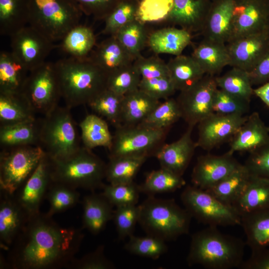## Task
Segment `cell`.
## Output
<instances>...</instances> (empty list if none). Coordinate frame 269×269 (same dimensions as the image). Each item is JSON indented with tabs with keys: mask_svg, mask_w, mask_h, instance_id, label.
Instances as JSON below:
<instances>
[{
	"mask_svg": "<svg viewBox=\"0 0 269 269\" xmlns=\"http://www.w3.org/2000/svg\"><path fill=\"white\" fill-rule=\"evenodd\" d=\"M47 213L29 217L9 249L7 266L14 269L68 268L84 238L80 229L62 227Z\"/></svg>",
	"mask_w": 269,
	"mask_h": 269,
	"instance_id": "cell-1",
	"label": "cell"
},
{
	"mask_svg": "<svg viewBox=\"0 0 269 269\" xmlns=\"http://www.w3.org/2000/svg\"><path fill=\"white\" fill-rule=\"evenodd\" d=\"M54 63L61 98L71 109L88 105L107 88L108 74L89 57H68Z\"/></svg>",
	"mask_w": 269,
	"mask_h": 269,
	"instance_id": "cell-2",
	"label": "cell"
},
{
	"mask_svg": "<svg viewBox=\"0 0 269 269\" xmlns=\"http://www.w3.org/2000/svg\"><path fill=\"white\" fill-rule=\"evenodd\" d=\"M246 243L241 239L208 226L191 236L186 258L189 266L209 269L239 268L244 261Z\"/></svg>",
	"mask_w": 269,
	"mask_h": 269,
	"instance_id": "cell-3",
	"label": "cell"
},
{
	"mask_svg": "<svg viewBox=\"0 0 269 269\" xmlns=\"http://www.w3.org/2000/svg\"><path fill=\"white\" fill-rule=\"evenodd\" d=\"M138 205V223L146 235L167 242L188 234L192 217L174 199L149 195Z\"/></svg>",
	"mask_w": 269,
	"mask_h": 269,
	"instance_id": "cell-4",
	"label": "cell"
},
{
	"mask_svg": "<svg viewBox=\"0 0 269 269\" xmlns=\"http://www.w3.org/2000/svg\"><path fill=\"white\" fill-rule=\"evenodd\" d=\"M48 158L52 182L91 192L102 189L105 185L107 163L91 149L82 145L67 158Z\"/></svg>",
	"mask_w": 269,
	"mask_h": 269,
	"instance_id": "cell-5",
	"label": "cell"
},
{
	"mask_svg": "<svg viewBox=\"0 0 269 269\" xmlns=\"http://www.w3.org/2000/svg\"><path fill=\"white\" fill-rule=\"evenodd\" d=\"M70 110L58 105L39 119L38 145L51 159L67 158L82 146Z\"/></svg>",
	"mask_w": 269,
	"mask_h": 269,
	"instance_id": "cell-6",
	"label": "cell"
},
{
	"mask_svg": "<svg viewBox=\"0 0 269 269\" xmlns=\"http://www.w3.org/2000/svg\"><path fill=\"white\" fill-rule=\"evenodd\" d=\"M83 15L69 0H30L28 25L54 42L80 24Z\"/></svg>",
	"mask_w": 269,
	"mask_h": 269,
	"instance_id": "cell-7",
	"label": "cell"
},
{
	"mask_svg": "<svg viewBox=\"0 0 269 269\" xmlns=\"http://www.w3.org/2000/svg\"><path fill=\"white\" fill-rule=\"evenodd\" d=\"M170 129H156L140 125L116 128L109 157L155 156L165 143Z\"/></svg>",
	"mask_w": 269,
	"mask_h": 269,
	"instance_id": "cell-8",
	"label": "cell"
},
{
	"mask_svg": "<svg viewBox=\"0 0 269 269\" xmlns=\"http://www.w3.org/2000/svg\"><path fill=\"white\" fill-rule=\"evenodd\" d=\"M46 155L36 145L2 148L0 153V189L13 194L34 171Z\"/></svg>",
	"mask_w": 269,
	"mask_h": 269,
	"instance_id": "cell-9",
	"label": "cell"
},
{
	"mask_svg": "<svg viewBox=\"0 0 269 269\" xmlns=\"http://www.w3.org/2000/svg\"><path fill=\"white\" fill-rule=\"evenodd\" d=\"M180 199L192 217L204 225L214 227L240 225L241 215L236 209L205 190L193 185H187L182 192Z\"/></svg>",
	"mask_w": 269,
	"mask_h": 269,
	"instance_id": "cell-10",
	"label": "cell"
},
{
	"mask_svg": "<svg viewBox=\"0 0 269 269\" xmlns=\"http://www.w3.org/2000/svg\"><path fill=\"white\" fill-rule=\"evenodd\" d=\"M35 113L45 115L61 98L54 63L45 62L29 72L21 91Z\"/></svg>",
	"mask_w": 269,
	"mask_h": 269,
	"instance_id": "cell-11",
	"label": "cell"
},
{
	"mask_svg": "<svg viewBox=\"0 0 269 269\" xmlns=\"http://www.w3.org/2000/svg\"><path fill=\"white\" fill-rule=\"evenodd\" d=\"M215 77L205 74L195 84L180 91L176 99L180 109L181 118L188 126L194 127L213 113V100L218 89Z\"/></svg>",
	"mask_w": 269,
	"mask_h": 269,
	"instance_id": "cell-12",
	"label": "cell"
},
{
	"mask_svg": "<svg viewBox=\"0 0 269 269\" xmlns=\"http://www.w3.org/2000/svg\"><path fill=\"white\" fill-rule=\"evenodd\" d=\"M269 23V0H234L228 42L263 31Z\"/></svg>",
	"mask_w": 269,
	"mask_h": 269,
	"instance_id": "cell-13",
	"label": "cell"
},
{
	"mask_svg": "<svg viewBox=\"0 0 269 269\" xmlns=\"http://www.w3.org/2000/svg\"><path fill=\"white\" fill-rule=\"evenodd\" d=\"M11 51L30 72L46 62L54 42L28 25L9 37Z\"/></svg>",
	"mask_w": 269,
	"mask_h": 269,
	"instance_id": "cell-14",
	"label": "cell"
},
{
	"mask_svg": "<svg viewBox=\"0 0 269 269\" xmlns=\"http://www.w3.org/2000/svg\"><path fill=\"white\" fill-rule=\"evenodd\" d=\"M248 116L213 113L198 124L196 146L209 151L229 142Z\"/></svg>",
	"mask_w": 269,
	"mask_h": 269,
	"instance_id": "cell-15",
	"label": "cell"
},
{
	"mask_svg": "<svg viewBox=\"0 0 269 269\" xmlns=\"http://www.w3.org/2000/svg\"><path fill=\"white\" fill-rule=\"evenodd\" d=\"M242 164L228 151L222 155L199 156L191 173L192 185L207 190L228 176Z\"/></svg>",
	"mask_w": 269,
	"mask_h": 269,
	"instance_id": "cell-16",
	"label": "cell"
},
{
	"mask_svg": "<svg viewBox=\"0 0 269 269\" xmlns=\"http://www.w3.org/2000/svg\"><path fill=\"white\" fill-rule=\"evenodd\" d=\"M226 45L229 66L249 72L269 50V30L235 39Z\"/></svg>",
	"mask_w": 269,
	"mask_h": 269,
	"instance_id": "cell-17",
	"label": "cell"
},
{
	"mask_svg": "<svg viewBox=\"0 0 269 269\" xmlns=\"http://www.w3.org/2000/svg\"><path fill=\"white\" fill-rule=\"evenodd\" d=\"M51 183L49 159L46 154L31 176L13 194L29 217L40 212Z\"/></svg>",
	"mask_w": 269,
	"mask_h": 269,
	"instance_id": "cell-18",
	"label": "cell"
},
{
	"mask_svg": "<svg viewBox=\"0 0 269 269\" xmlns=\"http://www.w3.org/2000/svg\"><path fill=\"white\" fill-rule=\"evenodd\" d=\"M193 127L188 126L185 132L177 140L164 143L155 157L160 167L183 176L197 147L192 138Z\"/></svg>",
	"mask_w": 269,
	"mask_h": 269,
	"instance_id": "cell-19",
	"label": "cell"
},
{
	"mask_svg": "<svg viewBox=\"0 0 269 269\" xmlns=\"http://www.w3.org/2000/svg\"><path fill=\"white\" fill-rule=\"evenodd\" d=\"M0 193V245L1 248L8 250L29 216L13 194Z\"/></svg>",
	"mask_w": 269,
	"mask_h": 269,
	"instance_id": "cell-20",
	"label": "cell"
},
{
	"mask_svg": "<svg viewBox=\"0 0 269 269\" xmlns=\"http://www.w3.org/2000/svg\"><path fill=\"white\" fill-rule=\"evenodd\" d=\"M173 6L166 22L191 33L201 32L212 0H173Z\"/></svg>",
	"mask_w": 269,
	"mask_h": 269,
	"instance_id": "cell-21",
	"label": "cell"
},
{
	"mask_svg": "<svg viewBox=\"0 0 269 269\" xmlns=\"http://www.w3.org/2000/svg\"><path fill=\"white\" fill-rule=\"evenodd\" d=\"M269 141V131L256 112L248 116L245 122L229 142L228 151L233 154L235 152H252Z\"/></svg>",
	"mask_w": 269,
	"mask_h": 269,
	"instance_id": "cell-22",
	"label": "cell"
},
{
	"mask_svg": "<svg viewBox=\"0 0 269 269\" xmlns=\"http://www.w3.org/2000/svg\"><path fill=\"white\" fill-rule=\"evenodd\" d=\"M234 0H212L200 32L204 38L227 43L230 39Z\"/></svg>",
	"mask_w": 269,
	"mask_h": 269,
	"instance_id": "cell-23",
	"label": "cell"
},
{
	"mask_svg": "<svg viewBox=\"0 0 269 269\" xmlns=\"http://www.w3.org/2000/svg\"><path fill=\"white\" fill-rule=\"evenodd\" d=\"M82 228L94 235L99 234L113 219L114 207L101 193H91L85 196L82 200Z\"/></svg>",
	"mask_w": 269,
	"mask_h": 269,
	"instance_id": "cell-24",
	"label": "cell"
},
{
	"mask_svg": "<svg viewBox=\"0 0 269 269\" xmlns=\"http://www.w3.org/2000/svg\"><path fill=\"white\" fill-rule=\"evenodd\" d=\"M89 57L108 75L134 61L115 35L96 45Z\"/></svg>",
	"mask_w": 269,
	"mask_h": 269,
	"instance_id": "cell-25",
	"label": "cell"
},
{
	"mask_svg": "<svg viewBox=\"0 0 269 269\" xmlns=\"http://www.w3.org/2000/svg\"><path fill=\"white\" fill-rule=\"evenodd\" d=\"M191 56L205 74L212 76H216L230 64L226 44L212 39L203 38Z\"/></svg>",
	"mask_w": 269,
	"mask_h": 269,
	"instance_id": "cell-26",
	"label": "cell"
},
{
	"mask_svg": "<svg viewBox=\"0 0 269 269\" xmlns=\"http://www.w3.org/2000/svg\"><path fill=\"white\" fill-rule=\"evenodd\" d=\"M192 33L181 28L164 27L149 34L147 45L156 54L181 55L191 42Z\"/></svg>",
	"mask_w": 269,
	"mask_h": 269,
	"instance_id": "cell-27",
	"label": "cell"
},
{
	"mask_svg": "<svg viewBox=\"0 0 269 269\" xmlns=\"http://www.w3.org/2000/svg\"><path fill=\"white\" fill-rule=\"evenodd\" d=\"M233 207L240 215L269 209V178L250 174L246 187Z\"/></svg>",
	"mask_w": 269,
	"mask_h": 269,
	"instance_id": "cell-28",
	"label": "cell"
},
{
	"mask_svg": "<svg viewBox=\"0 0 269 269\" xmlns=\"http://www.w3.org/2000/svg\"><path fill=\"white\" fill-rule=\"evenodd\" d=\"M240 225L251 251L269 247V209L241 214Z\"/></svg>",
	"mask_w": 269,
	"mask_h": 269,
	"instance_id": "cell-29",
	"label": "cell"
},
{
	"mask_svg": "<svg viewBox=\"0 0 269 269\" xmlns=\"http://www.w3.org/2000/svg\"><path fill=\"white\" fill-rule=\"evenodd\" d=\"M29 72L11 51H1L0 93L21 92Z\"/></svg>",
	"mask_w": 269,
	"mask_h": 269,
	"instance_id": "cell-30",
	"label": "cell"
},
{
	"mask_svg": "<svg viewBox=\"0 0 269 269\" xmlns=\"http://www.w3.org/2000/svg\"><path fill=\"white\" fill-rule=\"evenodd\" d=\"M30 0H0V33L11 36L28 25Z\"/></svg>",
	"mask_w": 269,
	"mask_h": 269,
	"instance_id": "cell-31",
	"label": "cell"
},
{
	"mask_svg": "<svg viewBox=\"0 0 269 269\" xmlns=\"http://www.w3.org/2000/svg\"><path fill=\"white\" fill-rule=\"evenodd\" d=\"M39 140V119L0 125L1 148L21 145H38Z\"/></svg>",
	"mask_w": 269,
	"mask_h": 269,
	"instance_id": "cell-32",
	"label": "cell"
},
{
	"mask_svg": "<svg viewBox=\"0 0 269 269\" xmlns=\"http://www.w3.org/2000/svg\"><path fill=\"white\" fill-rule=\"evenodd\" d=\"M160 103L139 88L124 95L122 125L140 124Z\"/></svg>",
	"mask_w": 269,
	"mask_h": 269,
	"instance_id": "cell-33",
	"label": "cell"
},
{
	"mask_svg": "<svg viewBox=\"0 0 269 269\" xmlns=\"http://www.w3.org/2000/svg\"><path fill=\"white\" fill-rule=\"evenodd\" d=\"M169 76L176 91H183L205 74L191 56H175L167 63Z\"/></svg>",
	"mask_w": 269,
	"mask_h": 269,
	"instance_id": "cell-34",
	"label": "cell"
},
{
	"mask_svg": "<svg viewBox=\"0 0 269 269\" xmlns=\"http://www.w3.org/2000/svg\"><path fill=\"white\" fill-rule=\"evenodd\" d=\"M58 46L69 57L85 58L96 46V36L91 27L79 24L65 35Z\"/></svg>",
	"mask_w": 269,
	"mask_h": 269,
	"instance_id": "cell-35",
	"label": "cell"
},
{
	"mask_svg": "<svg viewBox=\"0 0 269 269\" xmlns=\"http://www.w3.org/2000/svg\"><path fill=\"white\" fill-rule=\"evenodd\" d=\"M35 114L21 92L0 93V125L33 120Z\"/></svg>",
	"mask_w": 269,
	"mask_h": 269,
	"instance_id": "cell-36",
	"label": "cell"
},
{
	"mask_svg": "<svg viewBox=\"0 0 269 269\" xmlns=\"http://www.w3.org/2000/svg\"><path fill=\"white\" fill-rule=\"evenodd\" d=\"M83 146L89 149L104 147L109 149L112 144V134L106 120L96 114H88L79 124Z\"/></svg>",
	"mask_w": 269,
	"mask_h": 269,
	"instance_id": "cell-37",
	"label": "cell"
},
{
	"mask_svg": "<svg viewBox=\"0 0 269 269\" xmlns=\"http://www.w3.org/2000/svg\"><path fill=\"white\" fill-rule=\"evenodd\" d=\"M250 174L241 164L228 176L211 188L205 190L224 203L232 206L246 187Z\"/></svg>",
	"mask_w": 269,
	"mask_h": 269,
	"instance_id": "cell-38",
	"label": "cell"
},
{
	"mask_svg": "<svg viewBox=\"0 0 269 269\" xmlns=\"http://www.w3.org/2000/svg\"><path fill=\"white\" fill-rule=\"evenodd\" d=\"M186 182L180 176L163 168L148 173L143 182L139 185L140 193L149 195L173 192L185 186Z\"/></svg>",
	"mask_w": 269,
	"mask_h": 269,
	"instance_id": "cell-39",
	"label": "cell"
},
{
	"mask_svg": "<svg viewBox=\"0 0 269 269\" xmlns=\"http://www.w3.org/2000/svg\"><path fill=\"white\" fill-rule=\"evenodd\" d=\"M146 159L143 157L133 156L109 157L105 179L111 184L133 182Z\"/></svg>",
	"mask_w": 269,
	"mask_h": 269,
	"instance_id": "cell-40",
	"label": "cell"
},
{
	"mask_svg": "<svg viewBox=\"0 0 269 269\" xmlns=\"http://www.w3.org/2000/svg\"><path fill=\"white\" fill-rule=\"evenodd\" d=\"M124 97L107 88L88 105L97 115L106 119L116 128L122 125Z\"/></svg>",
	"mask_w": 269,
	"mask_h": 269,
	"instance_id": "cell-41",
	"label": "cell"
},
{
	"mask_svg": "<svg viewBox=\"0 0 269 269\" xmlns=\"http://www.w3.org/2000/svg\"><path fill=\"white\" fill-rule=\"evenodd\" d=\"M215 79L218 88L250 103L254 89L248 72L232 67L222 76H216Z\"/></svg>",
	"mask_w": 269,
	"mask_h": 269,
	"instance_id": "cell-42",
	"label": "cell"
},
{
	"mask_svg": "<svg viewBox=\"0 0 269 269\" xmlns=\"http://www.w3.org/2000/svg\"><path fill=\"white\" fill-rule=\"evenodd\" d=\"M148 35L146 24L135 19L123 27L115 36L135 60L141 55Z\"/></svg>",
	"mask_w": 269,
	"mask_h": 269,
	"instance_id": "cell-43",
	"label": "cell"
},
{
	"mask_svg": "<svg viewBox=\"0 0 269 269\" xmlns=\"http://www.w3.org/2000/svg\"><path fill=\"white\" fill-rule=\"evenodd\" d=\"M180 118L181 113L176 99L169 98L160 102L138 125L156 129H170Z\"/></svg>",
	"mask_w": 269,
	"mask_h": 269,
	"instance_id": "cell-44",
	"label": "cell"
},
{
	"mask_svg": "<svg viewBox=\"0 0 269 269\" xmlns=\"http://www.w3.org/2000/svg\"><path fill=\"white\" fill-rule=\"evenodd\" d=\"M80 196L76 189L51 182L45 196L49 204L46 213L52 216L74 207L79 202Z\"/></svg>",
	"mask_w": 269,
	"mask_h": 269,
	"instance_id": "cell-45",
	"label": "cell"
},
{
	"mask_svg": "<svg viewBox=\"0 0 269 269\" xmlns=\"http://www.w3.org/2000/svg\"><path fill=\"white\" fill-rule=\"evenodd\" d=\"M140 0H122L104 20L102 33L115 35L125 25L135 19Z\"/></svg>",
	"mask_w": 269,
	"mask_h": 269,
	"instance_id": "cell-46",
	"label": "cell"
},
{
	"mask_svg": "<svg viewBox=\"0 0 269 269\" xmlns=\"http://www.w3.org/2000/svg\"><path fill=\"white\" fill-rule=\"evenodd\" d=\"M124 249L132 254L156 260L167 252L168 247L165 241L156 237L147 235L137 237L133 234L129 237Z\"/></svg>",
	"mask_w": 269,
	"mask_h": 269,
	"instance_id": "cell-47",
	"label": "cell"
},
{
	"mask_svg": "<svg viewBox=\"0 0 269 269\" xmlns=\"http://www.w3.org/2000/svg\"><path fill=\"white\" fill-rule=\"evenodd\" d=\"M141 77L133 63L108 75L107 88L121 95L139 88Z\"/></svg>",
	"mask_w": 269,
	"mask_h": 269,
	"instance_id": "cell-48",
	"label": "cell"
},
{
	"mask_svg": "<svg viewBox=\"0 0 269 269\" xmlns=\"http://www.w3.org/2000/svg\"><path fill=\"white\" fill-rule=\"evenodd\" d=\"M173 6V0H140L135 19L145 24L166 21Z\"/></svg>",
	"mask_w": 269,
	"mask_h": 269,
	"instance_id": "cell-49",
	"label": "cell"
},
{
	"mask_svg": "<svg viewBox=\"0 0 269 269\" xmlns=\"http://www.w3.org/2000/svg\"><path fill=\"white\" fill-rule=\"evenodd\" d=\"M103 194L114 207L137 205L140 193L139 185L134 181L117 184H105Z\"/></svg>",
	"mask_w": 269,
	"mask_h": 269,
	"instance_id": "cell-50",
	"label": "cell"
},
{
	"mask_svg": "<svg viewBox=\"0 0 269 269\" xmlns=\"http://www.w3.org/2000/svg\"><path fill=\"white\" fill-rule=\"evenodd\" d=\"M139 217V208L137 204L116 207L112 220L120 240H123L133 235Z\"/></svg>",
	"mask_w": 269,
	"mask_h": 269,
	"instance_id": "cell-51",
	"label": "cell"
},
{
	"mask_svg": "<svg viewBox=\"0 0 269 269\" xmlns=\"http://www.w3.org/2000/svg\"><path fill=\"white\" fill-rule=\"evenodd\" d=\"M250 102L218 88L213 97V113L222 115H244L248 112Z\"/></svg>",
	"mask_w": 269,
	"mask_h": 269,
	"instance_id": "cell-52",
	"label": "cell"
},
{
	"mask_svg": "<svg viewBox=\"0 0 269 269\" xmlns=\"http://www.w3.org/2000/svg\"><path fill=\"white\" fill-rule=\"evenodd\" d=\"M83 14L98 20H105L122 0H69Z\"/></svg>",
	"mask_w": 269,
	"mask_h": 269,
	"instance_id": "cell-53",
	"label": "cell"
},
{
	"mask_svg": "<svg viewBox=\"0 0 269 269\" xmlns=\"http://www.w3.org/2000/svg\"><path fill=\"white\" fill-rule=\"evenodd\" d=\"M139 89L158 100L169 98L176 91L169 76L141 78Z\"/></svg>",
	"mask_w": 269,
	"mask_h": 269,
	"instance_id": "cell-54",
	"label": "cell"
},
{
	"mask_svg": "<svg viewBox=\"0 0 269 269\" xmlns=\"http://www.w3.org/2000/svg\"><path fill=\"white\" fill-rule=\"evenodd\" d=\"M133 64L141 78L169 76L167 63L157 56L144 57L140 55L134 60Z\"/></svg>",
	"mask_w": 269,
	"mask_h": 269,
	"instance_id": "cell-55",
	"label": "cell"
},
{
	"mask_svg": "<svg viewBox=\"0 0 269 269\" xmlns=\"http://www.w3.org/2000/svg\"><path fill=\"white\" fill-rule=\"evenodd\" d=\"M68 268L74 269H113L114 264L109 260L104 253V246L100 245L94 251L80 259L76 258Z\"/></svg>",
	"mask_w": 269,
	"mask_h": 269,
	"instance_id": "cell-56",
	"label": "cell"
},
{
	"mask_svg": "<svg viewBox=\"0 0 269 269\" xmlns=\"http://www.w3.org/2000/svg\"><path fill=\"white\" fill-rule=\"evenodd\" d=\"M244 164L251 175L269 178V141L249 152Z\"/></svg>",
	"mask_w": 269,
	"mask_h": 269,
	"instance_id": "cell-57",
	"label": "cell"
},
{
	"mask_svg": "<svg viewBox=\"0 0 269 269\" xmlns=\"http://www.w3.org/2000/svg\"><path fill=\"white\" fill-rule=\"evenodd\" d=\"M241 269H269V247L252 251L250 257L244 261Z\"/></svg>",
	"mask_w": 269,
	"mask_h": 269,
	"instance_id": "cell-58",
	"label": "cell"
},
{
	"mask_svg": "<svg viewBox=\"0 0 269 269\" xmlns=\"http://www.w3.org/2000/svg\"><path fill=\"white\" fill-rule=\"evenodd\" d=\"M248 73L253 85L269 82V50Z\"/></svg>",
	"mask_w": 269,
	"mask_h": 269,
	"instance_id": "cell-59",
	"label": "cell"
},
{
	"mask_svg": "<svg viewBox=\"0 0 269 269\" xmlns=\"http://www.w3.org/2000/svg\"><path fill=\"white\" fill-rule=\"evenodd\" d=\"M254 95L259 98L269 108V82L253 90Z\"/></svg>",
	"mask_w": 269,
	"mask_h": 269,
	"instance_id": "cell-60",
	"label": "cell"
},
{
	"mask_svg": "<svg viewBox=\"0 0 269 269\" xmlns=\"http://www.w3.org/2000/svg\"><path fill=\"white\" fill-rule=\"evenodd\" d=\"M268 29L269 30V25H268Z\"/></svg>",
	"mask_w": 269,
	"mask_h": 269,
	"instance_id": "cell-61",
	"label": "cell"
},
{
	"mask_svg": "<svg viewBox=\"0 0 269 269\" xmlns=\"http://www.w3.org/2000/svg\"><path fill=\"white\" fill-rule=\"evenodd\" d=\"M268 130H269V126H268Z\"/></svg>",
	"mask_w": 269,
	"mask_h": 269,
	"instance_id": "cell-62",
	"label": "cell"
},
{
	"mask_svg": "<svg viewBox=\"0 0 269 269\" xmlns=\"http://www.w3.org/2000/svg\"></svg>",
	"mask_w": 269,
	"mask_h": 269,
	"instance_id": "cell-63",
	"label": "cell"
}]
</instances>
